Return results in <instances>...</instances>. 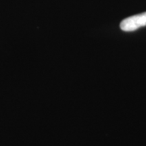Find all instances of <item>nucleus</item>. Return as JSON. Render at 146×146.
Masks as SVG:
<instances>
[{
  "instance_id": "obj_1",
  "label": "nucleus",
  "mask_w": 146,
  "mask_h": 146,
  "mask_svg": "<svg viewBox=\"0 0 146 146\" xmlns=\"http://www.w3.org/2000/svg\"><path fill=\"white\" fill-rule=\"evenodd\" d=\"M146 26V12L131 16L124 19L120 24V29L125 32H132Z\"/></svg>"
}]
</instances>
